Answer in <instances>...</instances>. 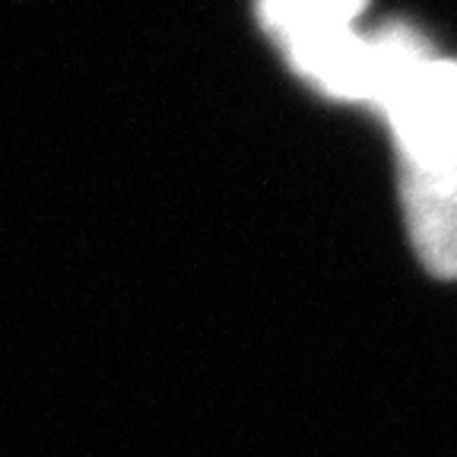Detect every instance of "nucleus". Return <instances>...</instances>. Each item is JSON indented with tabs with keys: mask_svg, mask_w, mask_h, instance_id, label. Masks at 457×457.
I'll list each match as a JSON object with an SVG mask.
<instances>
[{
	"mask_svg": "<svg viewBox=\"0 0 457 457\" xmlns=\"http://www.w3.org/2000/svg\"><path fill=\"white\" fill-rule=\"evenodd\" d=\"M400 156L410 226L457 228V61L432 57L381 108Z\"/></svg>",
	"mask_w": 457,
	"mask_h": 457,
	"instance_id": "1",
	"label": "nucleus"
},
{
	"mask_svg": "<svg viewBox=\"0 0 457 457\" xmlns=\"http://www.w3.org/2000/svg\"><path fill=\"white\" fill-rule=\"evenodd\" d=\"M356 4H362V7H369V0H356Z\"/></svg>",
	"mask_w": 457,
	"mask_h": 457,
	"instance_id": "2",
	"label": "nucleus"
}]
</instances>
